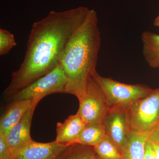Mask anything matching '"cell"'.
Returning a JSON list of instances; mask_svg holds the SVG:
<instances>
[{
	"label": "cell",
	"mask_w": 159,
	"mask_h": 159,
	"mask_svg": "<svg viewBox=\"0 0 159 159\" xmlns=\"http://www.w3.org/2000/svg\"><path fill=\"white\" fill-rule=\"evenodd\" d=\"M56 159H97L93 146L75 143L69 146Z\"/></svg>",
	"instance_id": "15"
},
{
	"label": "cell",
	"mask_w": 159,
	"mask_h": 159,
	"mask_svg": "<svg viewBox=\"0 0 159 159\" xmlns=\"http://www.w3.org/2000/svg\"><path fill=\"white\" fill-rule=\"evenodd\" d=\"M16 46L14 35L6 29H0V55L8 54Z\"/></svg>",
	"instance_id": "17"
},
{
	"label": "cell",
	"mask_w": 159,
	"mask_h": 159,
	"mask_svg": "<svg viewBox=\"0 0 159 159\" xmlns=\"http://www.w3.org/2000/svg\"><path fill=\"white\" fill-rule=\"evenodd\" d=\"M86 123L76 113L71 115L64 122H58L55 141L63 146H70L77 142V138Z\"/></svg>",
	"instance_id": "10"
},
{
	"label": "cell",
	"mask_w": 159,
	"mask_h": 159,
	"mask_svg": "<svg viewBox=\"0 0 159 159\" xmlns=\"http://www.w3.org/2000/svg\"><path fill=\"white\" fill-rule=\"evenodd\" d=\"M130 131L150 132L159 125V88L126 109Z\"/></svg>",
	"instance_id": "4"
},
{
	"label": "cell",
	"mask_w": 159,
	"mask_h": 159,
	"mask_svg": "<svg viewBox=\"0 0 159 159\" xmlns=\"http://www.w3.org/2000/svg\"><path fill=\"white\" fill-rule=\"evenodd\" d=\"M106 136L102 124L87 123L80 134L76 143L94 147Z\"/></svg>",
	"instance_id": "14"
},
{
	"label": "cell",
	"mask_w": 159,
	"mask_h": 159,
	"mask_svg": "<svg viewBox=\"0 0 159 159\" xmlns=\"http://www.w3.org/2000/svg\"><path fill=\"white\" fill-rule=\"evenodd\" d=\"M142 54L145 61L152 68L159 67V34L148 31L141 35Z\"/></svg>",
	"instance_id": "12"
},
{
	"label": "cell",
	"mask_w": 159,
	"mask_h": 159,
	"mask_svg": "<svg viewBox=\"0 0 159 159\" xmlns=\"http://www.w3.org/2000/svg\"><path fill=\"white\" fill-rule=\"evenodd\" d=\"M38 102H35L25 116L11 129L7 136L11 149V159L33 141L30 129L34 109Z\"/></svg>",
	"instance_id": "8"
},
{
	"label": "cell",
	"mask_w": 159,
	"mask_h": 159,
	"mask_svg": "<svg viewBox=\"0 0 159 159\" xmlns=\"http://www.w3.org/2000/svg\"><path fill=\"white\" fill-rule=\"evenodd\" d=\"M93 147L97 156L102 159L122 158V153L118 146L107 135Z\"/></svg>",
	"instance_id": "16"
},
{
	"label": "cell",
	"mask_w": 159,
	"mask_h": 159,
	"mask_svg": "<svg viewBox=\"0 0 159 159\" xmlns=\"http://www.w3.org/2000/svg\"><path fill=\"white\" fill-rule=\"evenodd\" d=\"M93 77L105 94L110 108L119 107L127 109L134 102L148 96L154 90L144 84L122 83L102 77L97 72Z\"/></svg>",
	"instance_id": "3"
},
{
	"label": "cell",
	"mask_w": 159,
	"mask_h": 159,
	"mask_svg": "<svg viewBox=\"0 0 159 159\" xmlns=\"http://www.w3.org/2000/svg\"><path fill=\"white\" fill-rule=\"evenodd\" d=\"M101 124L106 135L116 144L122 156L130 131L126 109L119 107L110 108Z\"/></svg>",
	"instance_id": "7"
},
{
	"label": "cell",
	"mask_w": 159,
	"mask_h": 159,
	"mask_svg": "<svg viewBox=\"0 0 159 159\" xmlns=\"http://www.w3.org/2000/svg\"><path fill=\"white\" fill-rule=\"evenodd\" d=\"M97 159H102V158H101L97 156Z\"/></svg>",
	"instance_id": "23"
},
{
	"label": "cell",
	"mask_w": 159,
	"mask_h": 159,
	"mask_svg": "<svg viewBox=\"0 0 159 159\" xmlns=\"http://www.w3.org/2000/svg\"><path fill=\"white\" fill-rule=\"evenodd\" d=\"M152 145H153L157 158V159H159V144L152 142Z\"/></svg>",
	"instance_id": "21"
},
{
	"label": "cell",
	"mask_w": 159,
	"mask_h": 159,
	"mask_svg": "<svg viewBox=\"0 0 159 159\" xmlns=\"http://www.w3.org/2000/svg\"><path fill=\"white\" fill-rule=\"evenodd\" d=\"M67 79L58 65L53 71L31 83L9 97L11 101L31 100L39 102L44 97L55 93H65Z\"/></svg>",
	"instance_id": "5"
},
{
	"label": "cell",
	"mask_w": 159,
	"mask_h": 159,
	"mask_svg": "<svg viewBox=\"0 0 159 159\" xmlns=\"http://www.w3.org/2000/svg\"><path fill=\"white\" fill-rule=\"evenodd\" d=\"M35 102L31 100L11 101L1 117L0 134L7 137L9 131L19 122Z\"/></svg>",
	"instance_id": "11"
},
{
	"label": "cell",
	"mask_w": 159,
	"mask_h": 159,
	"mask_svg": "<svg viewBox=\"0 0 159 159\" xmlns=\"http://www.w3.org/2000/svg\"><path fill=\"white\" fill-rule=\"evenodd\" d=\"M154 25L159 27V16L155 19L153 22Z\"/></svg>",
	"instance_id": "22"
},
{
	"label": "cell",
	"mask_w": 159,
	"mask_h": 159,
	"mask_svg": "<svg viewBox=\"0 0 159 159\" xmlns=\"http://www.w3.org/2000/svg\"><path fill=\"white\" fill-rule=\"evenodd\" d=\"M0 159H11V149L7 137L0 134Z\"/></svg>",
	"instance_id": "18"
},
{
	"label": "cell",
	"mask_w": 159,
	"mask_h": 159,
	"mask_svg": "<svg viewBox=\"0 0 159 159\" xmlns=\"http://www.w3.org/2000/svg\"><path fill=\"white\" fill-rule=\"evenodd\" d=\"M77 113L86 124H101L110 108L104 93L93 77L85 94L79 100Z\"/></svg>",
	"instance_id": "6"
},
{
	"label": "cell",
	"mask_w": 159,
	"mask_h": 159,
	"mask_svg": "<svg viewBox=\"0 0 159 159\" xmlns=\"http://www.w3.org/2000/svg\"><path fill=\"white\" fill-rule=\"evenodd\" d=\"M90 9L80 6L64 11H51L33 24L23 62L12 73L11 81L3 91L6 99L59 65L68 42Z\"/></svg>",
	"instance_id": "1"
},
{
	"label": "cell",
	"mask_w": 159,
	"mask_h": 159,
	"mask_svg": "<svg viewBox=\"0 0 159 159\" xmlns=\"http://www.w3.org/2000/svg\"><path fill=\"white\" fill-rule=\"evenodd\" d=\"M69 147L55 141L40 143L33 140L12 159H56Z\"/></svg>",
	"instance_id": "9"
},
{
	"label": "cell",
	"mask_w": 159,
	"mask_h": 159,
	"mask_svg": "<svg viewBox=\"0 0 159 159\" xmlns=\"http://www.w3.org/2000/svg\"><path fill=\"white\" fill-rule=\"evenodd\" d=\"M149 133H142L130 131L122 159H144L145 144L148 140Z\"/></svg>",
	"instance_id": "13"
},
{
	"label": "cell",
	"mask_w": 159,
	"mask_h": 159,
	"mask_svg": "<svg viewBox=\"0 0 159 159\" xmlns=\"http://www.w3.org/2000/svg\"><path fill=\"white\" fill-rule=\"evenodd\" d=\"M144 159H157L152 143L148 140L145 144Z\"/></svg>",
	"instance_id": "19"
},
{
	"label": "cell",
	"mask_w": 159,
	"mask_h": 159,
	"mask_svg": "<svg viewBox=\"0 0 159 159\" xmlns=\"http://www.w3.org/2000/svg\"><path fill=\"white\" fill-rule=\"evenodd\" d=\"M101 42L97 11L90 9L71 36L60 59L59 65L67 79L66 93L76 96L78 100L85 94L90 80L97 72Z\"/></svg>",
	"instance_id": "2"
},
{
	"label": "cell",
	"mask_w": 159,
	"mask_h": 159,
	"mask_svg": "<svg viewBox=\"0 0 159 159\" xmlns=\"http://www.w3.org/2000/svg\"><path fill=\"white\" fill-rule=\"evenodd\" d=\"M148 140L154 143L159 144V125L150 132Z\"/></svg>",
	"instance_id": "20"
}]
</instances>
